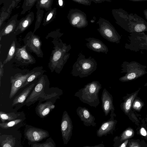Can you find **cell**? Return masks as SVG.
<instances>
[{
  "label": "cell",
  "instance_id": "1",
  "mask_svg": "<svg viewBox=\"0 0 147 147\" xmlns=\"http://www.w3.org/2000/svg\"><path fill=\"white\" fill-rule=\"evenodd\" d=\"M52 42L54 47L51 55L48 67L51 72L55 71L59 74L69 57L68 52L71 47L70 45L63 43L60 39H54Z\"/></svg>",
  "mask_w": 147,
  "mask_h": 147
},
{
  "label": "cell",
  "instance_id": "2",
  "mask_svg": "<svg viewBox=\"0 0 147 147\" xmlns=\"http://www.w3.org/2000/svg\"><path fill=\"white\" fill-rule=\"evenodd\" d=\"M97 65V63L94 58L91 56L86 58L80 53L72 66L71 74L73 76L80 78L87 77L96 70Z\"/></svg>",
  "mask_w": 147,
  "mask_h": 147
},
{
  "label": "cell",
  "instance_id": "3",
  "mask_svg": "<svg viewBox=\"0 0 147 147\" xmlns=\"http://www.w3.org/2000/svg\"><path fill=\"white\" fill-rule=\"evenodd\" d=\"M121 73L125 75L119 80L123 82H127L137 79L147 74V66L136 61H123L121 65Z\"/></svg>",
  "mask_w": 147,
  "mask_h": 147
},
{
  "label": "cell",
  "instance_id": "4",
  "mask_svg": "<svg viewBox=\"0 0 147 147\" xmlns=\"http://www.w3.org/2000/svg\"><path fill=\"white\" fill-rule=\"evenodd\" d=\"M101 88V85L98 81H93L77 92L80 94L78 96L84 102L93 106V101H99L98 93Z\"/></svg>",
  "mask_w": 147,
  "mask_h": 147
},
{
  "label": "cell",
  "instance_id": "5",
  "mask_svg": "<svg viewBox=\"0 0 147 147\" xmlns=\"http://www.w3.org/2000/svg\"><path fill=\"white\" fill-rule=\"evenodd\" d=\"M128 38L129 42L125 43L126 49L136 52L141 50L147 51V34L144 32L130 33Z\"/></svg>",
  "mask_w": 147,
  "mask_h": 147
},
{
  "label": "cell",
  "instance_id": "6",
  "mask_svg": "<svg viewBox=\"0 0 147 147\" xmlns=\"http://www.w3.org/2000/svg\"><path fill=\"white\" fill-rule=\"evenodd\" d=\"M26 50L34 53L39 57L42 58L43 53L41 49L42 42L40 37L31 32H29L24 39Z\"/></svg>",
  "mask_w": 147,
  "mask_h": 147
},
{
  "label": "cell",
  "instance_id": "7",
  "mask_svg": "<svg viewBox=\"0 0 147 147\" xmlns=\"http://www.w3.org/2000/svg\"><path fill=\"white\" fill-rule=\"evenodd\" d=\"M98 30L102 36L108 41L117 44L120 43L121 36L111 24H101Z\"/></svg>",
  "mask_w": 147,
  "mask_h": 147
},
{
  "label": "cell",
  "instance_id": "8",
  "mask_svg": "<svg viewBox=\"0 0 147 147\" xmlns=\"http://www.w3.org/2000/svg\"><path fill=\"white\" fill-rule=\"evenodd\" d=\"M25 138L29 142H36L49 136L48 131L42 129L28 126L24 131Z\"/></svg>",
  "mask_w": 147,
  "mask_h": 147
},
{
  "label": "cell",
  "instance_id": "9",
  "mask_svg": "<svg viewBox=\"0 0 147 147\" xmlns=\"http://www.w3.org/2000/svg\"><path fill=\"white\" fill-rule=\"evenodd\" d=\"M73 125L71 120L67 112L63 113L61 124V130L64 144H67L72 135Z\"/></svg>",
  "mask_w": 147,
  "mask_h": 147
},
{
  "label": "cell",
  "instance_id": "10",
  "mask_svg": "<svg viewBox=\"0 0 147 147\" xmlns=\"http://www.w3.org/2000/svg\"><path fill=\"white\" fill-rule=\"evenodd\" d=\"M34 71L25 74H22L21 73H17L13 76L10 77V83L11 87L9 95V98H12L18 90L22 86L27 80L28 76L35 72Z\"/></svg>",
  "mask_w": 147,
  "mask_h": 147
},
{
  "label": "cell",
  "instance_id": "11",
  "mask_svg": "<svg viewBox=\"0 0 147 147\" xmlns=\"http://www.w3.org/2000/svg\"><path fill=\"white\" fill-rule=\"evenodd\" d=\"M45 83L46 81L44 77H41L26 100V103L34 102L37 100L42 95H44V89Z\"/></svg>",
  "mask_w": 147,
  "mask_h": 147
},
{
  "label": "cell",
  "instance_id": "12",
  "mask_svg": "<svg viewBox=\"0 0 147 147\" xmlns=\"http://www.w3.org/2000/svg\"><path fill=\"white\" fill-rule=\"evenodd\" d=\"M85 40L88 42L86 44V46L94 51L107 54L109 51L107 47L99 39L89 37L86 38Z\"/></svg>",
  "mask_w": 147,
  "mask_h": 147
},
{
  "label": "cell",
  "instance_id": "13",
  "mask_svg": "<svg viewBox=\"0 0 147 147\" xmlns=\"http://www.w3.org/2000/svg\"><path fill=\"white\" fill-rule=\"evenodd\" d=\"M26 46L16 48L15 59L21 62L27 64H33L36 62L35 58L27 51Z\"/></svg>",
  "mask_w": 147,
  "mask_h": 147
},
{
  "label": "cell",
  "instance_id": "14",
  "mask_svg": "<svg viewBox=\"0 0 147 147\" xmlns=\"http://www.w3.org/2000/svg\"><path fill=\"white\" fill-rule=\"evenodd\" d=\"M77 112L84 124L86 126L92 125L95 126L96 123L94 122V117L91 114L89 111L85 108L80 107L77 109Z\"/></svg>",
  "mask_w": 147,
  "mask_h": 147
},
{
  "label": "cell",
  "instance_id": "15",
  "mask_svg": "<svg viewBox=\"0 0 147 147\" xmlns=\"http://www.w3.org/2000/svg\"><path fill=\"white\" fill-rule=\"evenodd\" d=\"M101 100L102 107L106 115H108L110 111L112 112L114 111L112 96L105 88L102 94Z\"/></svg>",
  "mask_w": 147,
  "mask_h": 147
},
{
  "label": "cell",
  "instance_id": "16",
  "mask_svg": "<svg viewBox=\"0 0 147 147\" xmlns=\"http://www.w3.org/2000/svg\"><path fill=\"white\" fill-rule=\"evenodd\" d=\"M55 107V105L51 102L39 103L36 108V113L40 118L47 116Z\"/></svg>",
  "mask_w": 147,
  "mask_h": 147
},
{
  "label": "cell",
  "instance_id": "17",
  "mask_svg": "<svg viewBox=\"0 0 147 147\" xmlns=\"http://www.w3.org/2000/svg\"><path fill=\"white\" fill-rule=\"evenodd\" d=\"M116 123V121L111 119V117L108 121L104 122L97 131V136L100 137L111 133L114 130Z\"/></svg>",
  "mask_w": 147,
  "mask_h": 147
},
{
  "label": "cell",
  "instance_id": "18",
  "mask_svg": "<svg viewBox=\"0 0 147 147\" xmlns=\"http://www.w3.org/2000/svg\"><path fill=\"white\" fill-rule=\"evenodd\" d=\"M35 84L33 83L24 89L22 92L16 96L13 100L12 105L23 103L30 92Z\"/></svg>",
  "mask_w": 147,
  "mask_h": 147
},
{
  "label": "cell",
  "instance_id": "19",
  "mask_svg": "<svg viewBox=\"0 0 147 147\" xmlns=\"http://www.w3.org/2000/svg\"><path fill=\"white\" fill-rule=\"evenodd\" d=\"M140 89V88L136 92L131 94L123 102L122 106V109L126 114L128 113L130 111L132 104Z\"/></svg>",
  "mask_w": 147,
  "mask_h": 147
},
{
  "label": "cell",
  "instance_id": "20",
  "mask_svg": "<svg viewBox=\"0 0 147 147\" xmlns=\"http://www.w3.org/2000/svg\"><path fill=\"white\" fill-rule=\"evenodd\" d=\"M15 138L12 136L0 135V143L2 147H14L15 145Z\"/></svg>",
  "mask_w": 147,
  "mask_h": 147
},
{
  "label": "cell",
  "instance_id": "21",
  "mask_svg": "<svg viewBox=\"0 0 147 147\" xmlns=\"http://www.w3.org/2000/svg\"><path fill=\"white\" fill-rule=\"evenodd\" d=\"M32 20L27 18L22 21L15 31L14 33L16 35L19 34L24 31L30 25Z\"/></svg>",
  "mask_w": 147,
  "mask_h": 147
},
{
  "label": "cell",
  "instance_id": "22",
  "mask_svg": "<svg viewBox=\"0 0 147 147\" xmlns=\"http://www.w3.org/2000/svg\"><path fill=\"white\" fill-rule=\"evenodd\" d=\"M19 114L14 113H6L2 111H0V117L2 123L16 119L19 116Z\"/></svg>",
  "mask_w": 147,
  "mask_h": 147
},
{
  "label": "cell",
  "instance_id": "23",
  "mask_svg": "<svg viewBox=\"0 0 147 147\" xmlns=\"http://www.w3.org/2000/svg\"><path fill=\"white\" fill-rule=\"evenodd\" d=\"M16 24L15 22H12L2 29L0 32V41L1 40L3 36L9 34L13 32L16 27Z\"/></svg>",
  "mask_w": 147,
  "mask_h": 147
},
{
  "label": "cell",
  "instance_id": "24",
  "mask_svg": "<svg viewBox=\"0 0 147 147\" xmlns=\"http://www.w3.org/2000/svg\"><path fill=\"white\" fill-rule=\"evenodd\" d=\"M16 50V43L15 41L13 40L9 49L7 57L3 62V64L7 63L13 59L15 55Z\"/></svg>",
  "mask_w": 147,
  "mask_h": 147
},
{
  "label": "cell",
  "instance_id": "25",
  "mask_svg": "<svg viewBox=\"0 0 147 147\" xmlns=\"http://www.w3.org/2000/svg\"><path fill=\"white\" fill-rule=\"evenodd\" d=\"M22 121L21 119H18L8 122L0 123V127L3 129H7L17 125Z\"/></svg>",
  "mask_w": 147,
  "mask_h": 147
},
{
  "label": "cell",
  "instance_id": "26",
  "mask_svg": "<svg viewBox=\"0 0 147 147\" xmlns=\"http://www.w3.org/2000/svg\"><path fill=\"white\" fill-rule=\"evenodd\" d=\"M33 142L31 145L32 147H54L55 145L51 138L48 139L45 143L40 144Z\"/></svg>",
  "mask_w": 147,
  "mask_h": 147
},
{
  "label": "cell",
  "instance_id": "27",
  "mask_svg": "<svg viewBox=\"0 0 147 147\" xmlns=\"http://www.w3.org/2000/svg\"><path fill=\"white\" fill-rule=\"evenodd\" d=\"M134 134V131L133 129L131 128L127 129L122 134L120 139V141H122L128 138L133 137Z\"/></svg>",
  "mask_w": 147,
  "mask_h": 147
},
{
  "label": "cell",
  "instance_id": "28",
  "mask_svg": "<svg viewBox=\"0 0 147 147\" xmlns=\"http://www.w3.org/2000/svg\"><path fill=\"white\" fill-rule=\"evenodd\" d=\"M80 17L78 16H74L71 20V24L74 27L82 28L85 26L81 23Z\"/></svg>",
  "mask_w": 147,
  "mask_h": 147
},
{
  "label": "cell",
  "instance_id": "29",
  "mask_svg": "<svg viewBox=\"0 0 147 147\" xmlns=\"http://www.w3.org/2000/svg\"><path fill=\"white\" fill-rule=\"evenodd\" d=\"M41 74V72L36 71L34 72V73L30 75L23 85L22 88L24 87L28 84L30 82L33 81L38 76L40 75Z\"/></svg>",
  "mask_w": 147,
  "mask_h": 147
},
{
  "label": "cell",
  "instance_id": "30",
  "mask_svg": "<svg viewBox=\"0 0 147 147\" xmlns=\"http://www.w3.org/2000/svg\"><path fill=\"white\" fill-rule=\"evenodd\" d=\"M142 107V102L138 99L134 100L132 106L133 108L137 110H140Z\"/></svg>",
  "mask_w": 147,
  "mask_h": 147
},
{
  "label": "cell",
  "instance_id": "31",
  "mask_svg": "<svg viewBox=\"0 0 147 147\" xmlns=\"http://www.w3.org/2000/svg\"><path fill=\"white\" fill-rule=\"evenodd\" d=\"M51 0H40V6L47 8L51 3Z\"/></svg>",
  "mask_w": 147,
  "mask_h": 147
},
{
  "label": "cell",
  "instance_id": "32",
  "mask_svg": "<svg viewBox=\"0 0 147 147\" xmlns=\"http://www.w3.org/2000/svg\"><path fill=\"white\" fill-rule=\"evenodd\" d=\"M0 86L1 85V78L3 76V67L4 66V64L2 63L1 61H0Z\"/></svg>",
  "mask_w": 147,
  "mask_h": 147
},
{
  "label": "cell",
  "instance_id": "33",
  "mask_svg": "<svg viewBox=\"0 0 147 147\" xmlns=\"http://www.w3.org/2000/svg\"><path fill=\"white\" fill-rule=\"evenodd\" d=\"M129 147H140L141 146L137 142H131L129 144Z\"/></svg>",
  "mask_w": 147,
  "mask_h": 147
},
{
  "label": "cell",
  "instance_id": "34",
  "mask_svg": "<svg viewBox=\"0 0 147 147\" xmlns=\"http://www.w3.org/2000/svg\"><path fill=\"white\" fill-rule=\"evenodd\" d=\"M140 134L143 136H146L147 132L145 129L143 127H142L140 130Z\"/></svg>",
  "mask_w": 147,
  "mask_h": 147
},
{
  "label": "cell",
  "instance_id": "35",
  "mask_svg": "<svg viewBox=\"0 0 147 147\" xmlns=\"http://www.w3.org/2000/svg\"><path fill=\"white\" fill-rule=\"evenodd\" d=\"M36 0H26V4L28 5H32Z\"/></svg>",
  "mask_w": 147,
  "mask_h": 147
},
{
  "label": "cell",
  "instance_id": "36",
  "mask_svg": "<svg viewBox=\"0 0 147 147\" xmlns=\"http://www.w3.org/2000/svg\"><path fill=\"white\" fill-rule=\"evenodd\" d=\"M53 12H51L49 13L47 17L46 20V22H48L51 19L53 16Z\"/></svg>",
  "mask_w": 147,
  "mask_h": 147
},
{
  "label": "cell",
  "instance_id": "37",
  "mask_svg": "<svg viewBox=\"0 0 147 147\" xmlns=\"http://www.w3.org/2000/svg\"><path fill=\"white\" fill-rule=\"evenodd\" d=\"M128 140L127 139L120 146H119V147H126L128 143Z\"/></svg>",
  "mask_w": 147,
  "mask_h": 147
},
{
  "label": "cell",
  "instance_id": "38",
  "mask_svg": "<svg viewBox=\"0 0 147 147\" xmlns=\"http://www.w3.org/2000/svg\"><path fill=\"white\" fill-rule=\"evenodd\" d=\"M143 13L144 17L147 20V9L144 10L143 11Z\"/></svg>",
  "mask_w": 147,
  "mask_h": 147
},
{
  "label": "cell",
  "instance_id": "39",
  "mask_svg": "<svg viewBox=\"0 0 147 147\" xmlns=\"http://www.w3.org/2000/svg\"><path fill=\"white\" fill-rule=\"evenodd\" d=\"M59 4L60 6H62L63 5V0H59Z\"/></svg>",
  "mask_w": 147,
  "mask_h": 147
},
{
  "label": "cell",
  "instance_id": "40",
  "mask_svg": "<svg viewBox=\"0 0 147 147\" xmlns=\"http://www.w3.org/2000/svg\"><path fill=\"white\" fill-rule=\"evenodd\" d=\"M128 1H147V0H127Z\"/></svg>",
  "mask_w": 147,
  "mask_h": 147
},
{
  "label": "cell",
  "instance_id": "41",
  "mask_svg": "<svg viewBox=\"0 0 147 147\" xmlns=\"http://www.w3.org/2000/svg\"><path fill=\"white\" fill-rule=\"evenodd\" d=\"M74 0V1H77L78 2H79V3H84V1H82V0Z\"/></svg>",
  "mask_w": 147,
  "mask_h": 147
},
{
  "label": "cell",
  "instance_id": "42",
  "mask_svg": "<svg viewBox=\"0 0 147 147\" xmlns=\"http://www.w3.org/2000/svg\"><path fill=\"white\" fill-rule=\"evenodd\" d=\"M144 86H147V82L144 85Z\"/></svg>",
  "mask_w": 147,
  "mask_h": 147
}]
</instances>
